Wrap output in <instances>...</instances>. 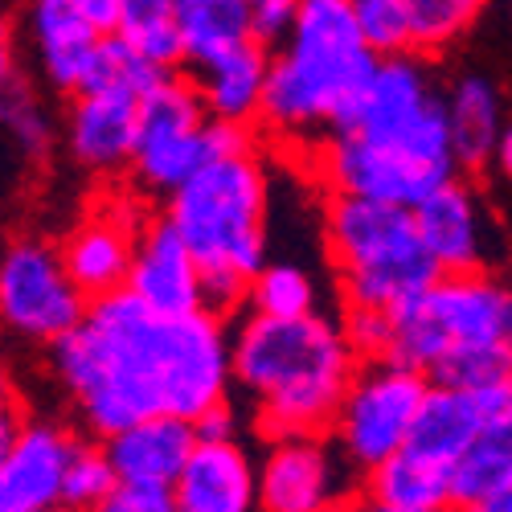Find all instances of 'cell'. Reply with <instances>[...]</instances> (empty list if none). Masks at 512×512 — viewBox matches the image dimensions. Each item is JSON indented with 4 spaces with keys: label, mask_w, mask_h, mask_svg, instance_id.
I'll use <instances>...</instances> for the list:
<instances>
[{
    "label": "cell",
    "mask_w": 512,
    "mask_h": 512,
    "mask_svg": "<svg viewBox=\"0 0 512 512\" xmlns=\"http://www.w3.org/2000/svg\"><path fill=\"white\" fill-rule=\"evenodd\" d=\"M46 365L95 439L148 414L197 422L234 398V328L213 312L160 316L123 287L46 345Z\"/></svg>",
    "instance_id": "6da1fadb"
},
{
    "label": "cell",
    "mask_w": 512,
    "mask_h": 512,
    "mask_svg": "<svg viewBox=\"0 0 512 512\" xmlns=\"http://www.w3.org/2000/svg\"><path fill=\"white\" fill-rule=\"evenodd\" d=\"M361 361L345 320L328 312H246L234 324V390L250 402V426L263 439L328 431Z\"/></svg>",
    "instance_id": "7a4b0ae2"
},
{
    "label": "cell",
    "mask_w": 512,
    "mask_h": 512,
    "mask_svg": "<svg viewBox=\"0 0 512 512\" xmlns=\"http://www.w3.org/2000/svg\"><path fill=\"white\" fill-rule=\"evenodd\" d=\"M377 62L349 0H304L300 21L271 50L263 132L304 148L345 132Z\"/></svg>",
    "instance_id": "3957f363"
},
{
    "label": "cell",
    "mask_w": 512,
    "mask_h": 512,
    "mask_svg": "<svg viewBox=\"0 0 512 512\" xmlns=\"http://www.w3.org/2000/svg\"><path fill=\"white\" fill-rule=\"evenodd\" d=\"M324 246L345 308L398 312L443 275L414 205L398 201L332 193L324 209Z\"/></svg>",
    "instance_id": "277c9868"
},
{
    "label": "cell",
    "mask_w": 512,
    "mask_h": 512,
    "mask_svg": "<svg viewBox=\"0 0 512 512\" xmlns=\"http://www.w3.org/2000/svg\"><path fill=\"white\" fill-rule=\"evenodd\" d=\"M164 213L193 246L205 275L254 279L267 263L271 177L259 148H238L209 160L201 173L168 197Z\"/></svg>",
    "instance_id": "5b68a950"
},
{
    "label": "cell",
    "mask_w": 512,
    "mask_h": 512,
    "mask_svg": "<svg viewBox=\"0 0 512 512\" xmlns=\"http://www.w3.org/2000/svg\"><path fill=\"white\" fill-rule=\"evenodd\" d=\"M254 127L213 119L197 95V82L168 70L140 103V140L132 156V181L144 197H173L209 160L250 148Z\"/></svg>",
    "instance_id": "8992f818"
},
{
    "label": "cell",
    "mask_w": 512,
    "mask_h": 512,
    "mask_svg": "<svg viewBox=\"0 0 512 512\" xmlns=\"http://www.w3.org/2000/svg\"><path fill=\"white\" fill-rule=\"evenodd\" d=\"M459 345H512V283L484 271H443L394 312L390 357L431 369Z\"/></svg>",
    "instance_id": "52a82bcc"
},
{
    "label": "cell",
    "mask_w": 512,
    "mask_h": 512,
    "mask_svg": "<svg viewBox=\"0 0 512 512\" xmlns=\"http://www.w3.org/2000/svg\"><path fill=\"white\" fill-rule=\"evenodd\" d=\"M426 394H431L426 369L406 365L398 357H365L345 398H340L328 435L365 476L410 443Z\"/></svg>",
    "instance_id": "ba28073f"
},
{
    "label": "cell",
    "mask_w": 512,
    "mask_h": 512,
    "mask_svg": "<svg viewBox=\"0 0 512 512\" xmlns=\"http://www.w3.org/2000/svg\"><path fill=\"white\" fill-rule=\"evenodd\" d=\"M87 308V291L70 279L62 250L54 242H9L5 263H0V316H5L9 332L33 340V345H54L58 336L82 324Z\"/></svg>",
    "instance_id": "9c48e42d"
},
{
    "label": "cell",
    "mask_w": 512,
    "mask_h": 512,
    "mask_svg": "<svg viewBox=\"0 0 512 512\" xmlns=\"http://www.w3.org/2000/svg\"><path fill=\"white\" fill-rule=\"evenodd\" d=\"M357 476L328 431L275 435L259 455V504L263 512H320L349 500Z\"/></svg>",
    "instance_id": "30bf717a"
},
{
    "label": "cell",
    "mask_w": 512,
    "mask_h": 512,
    "mask_svg": "<svg viewBox=\"0 0 512 512\" xmlns=\"http://www.w3.org/2000/svg\"><path fill=\"white\" fill-rule=\"evenodd\" d=\"M144 193H107L87 218H82L62 242V263L70 271V279L87 291V300L99 295L123 291L127 275H132V259H136V242L144 234V226L152 222V213L140 201Z\"/></svg>",
    "instance_id": "8fae6325"
},
{
    "label": "cell",
    "mask_w": 512,
    "mask_h": 512,
    "mask_svg": "<svg viewBox=\"0 0 512 512\" xmlns=\"http://www.w3.org/2000/svg\"><path fill=\"white\" fill-rule=\"evenodd\" d=\"M21 37L37 62V74L58 95H82L95 82L107 33H99L74 9V0H29L21 5Z\"/></svg>",
    "instance_id": "7c38bea8"
},
{
    "label": "cell",
    "mask_w": 512,
    "mask_h": 512,
    "mask_svg": "<svg viewBox=\"0 0 512 512\" xmlns=\"http://www.w3.org/2000/svg\"><path fill=\"white\" fill-rule=\"evenodd\" d=\"M140 103L144 91L127 87V82L74 95L62 127L70 160L99 177H115L123 168H132L140 140Z\"/></svg>",
    "instance_id": "4fadbf2b"
},
{
    "label": "cell",
    "mask_w": 512,
    "mask_h": 512,
    "mask_svg": "<svg viewBox=\"0 0 512 512\" xmlns=\"http://www.w3.org/2000/svg\"><path fill=\"white\" fill-rule=\"evenodd\" d=\"M127 291L160 316L205 312V267L168 213H160V218L152 213V222L144 226L132 275H127Z\"/></svg>",
    "instance_id": "5bb4252c"
},
{
    "label": "cell",
    "mask_w": 512,
    "mask_h": 512,
    "mask_svg": "<svg viewBox=\"0 0 512 512\" xmlns=\"http://www.w3.org/2000/svg\"><path fill=\"white\" fill-rule=\"evenodd\" d=\"M78 443L82 439L70 435L62 422L25 418L17 439L0 447V512H41L62 504Z\"/></svg>",
    "instance_id": "9a60e30c"
},
{
    "label": "cell",
    "mask_w": 512,
    "mask_h": 512,
    "mask_svg": "<svg viewBox=\"0 0 512 512\" xmlns=\"http://www.w3.org/2000/svg\"><path fill=\"white\" fill-rule=\"evenodd\" d=\"M439 271H484L496 263V222L467 181H447L414 205Z\"/></svg>",
    "instance_id": "2e32d148"
},
{
    "label": "cell",
    "mask_w": 512,
    "mask_h": 512,
    "mask_svg": "<svg viewBox=\"0 0 512 512\" xmlns=\"http://www.w3.org/2000/svg\"><path fill=\"white\" fill-rule=\"evenodd\" d=\"M197 443L201 431L185 414H148L103 439L119 484H148V488H173L185 472V463L193 459Z\"/></svg>",
    "instance_id": "e0dca14e"
},
{
    "label": "cell",
    "mask_w": 512,
    "mask_h": 512,
    "mask_svg": "<svg viewBox=\"0 0 512 512\" xmlns=\"http://www.w3.org/2000/svg\"><path fill=\"white\" fill-rule=\"evenodd\" d=\"M173 496L181 512H263L259 459H250L242 439H201Z\"/></svg>",
    "instance_id": "ac0fdd59"
},
{
    "label": "cell",
    "mask_w": 512,
    "mask_h": 512,
    "mask_svg": "<svg viewBox=\"0 0 512 512\" xmlns=\"http://www.w3.org/2000/svg\"><path fill=\"white\" fill-rule=\"evenodd\" d=\"M512 398V381L508 386H492V390H459V386H435L426 394L414 435H410V451L435 459L443 467H455L459 455L480 439V431L488 426V418Z\"/></svg>",
    "instance_id": "d6986e66"
},
{
    "label": "cell",
    "mask_w": 512,
    "mask_h": 512,
    "mask_svg": "<svg viewBox=\"0 0 512 512\" xmlns=\"http://www.w3.org/2000/svg\"><path fill=\"white\" fill-rule=\"evenodd\" d=\"M197 95L205 111L222 123L238 127H263V103H267V82H271V46L263 41H246L238 50H226L201 66H189Z\"/></svg>",
    "instance_id": "ffe728a7"
},
{
    "label": "cell",
    "mask_w": 512,
    "mask_h": 512,
    "mask_svg": "<svg viewBox=\"0 0 512 512\" xmlns=\"http://www.w3.org/2000/svg\"><path fill=\"white\" fill-rule=\"evenodd\" d=\"M443 95H447V123H451V144H455L459 164L463 168L492 164L496 140L508 123L500 91L484 74H459Z\"/></svg>",
    "instance_id": "44dd1931"
},
{
    "label": "cell",
    "mask_w": 512,
    "mask_h": 512,
    "mask_svg": "<svg viewBox=\"0 0 512 512\" xmlns=\"http://www.w3.org/2000/svg\"><path fill=\"white\" fill-rule=\"evenodd\" d=\"M361 496L377 504H398V508H439V512L455 508L451 467L426 459L410 447H402L386 463H377L373 472H365Z\"/></svg>",
    "instance_id": "7402d4cb"
},
{
    "label": "cell",
    "mask_w": 512,
    "mask_h": 512,
    "mask_svg": "<svg viewBox=\"0 0 512 512\" xmlns=\"http://www.w3.org/2000/svg\"><path fill=\"white\" fill-rule=\"evenodd\" d=\"M451 484H455V512L476 508L492 492L512 484V398L488 418L480 439L459 455L451 467Z\"/></svg>",
    "instance_id": "603a6c76"
},
{
    "label": "cell",
    "mask_w": 512,
    "mask_h": 512,
    "mask_svg": "<svg viewBox=\"0 0 512 512\" xmlns=\"http://www.w3.org/2000/svg\"><path fill=\"white\" fill-rule=\"evenodd\" d=\"M185 66H201L226 50L254 41L246 0H177Z\"/></svg>",
    "instance_id": "cb8c5ba5"
},
{
    "label": "cell",
    "mask_w": 512,
    "mask_h": 512,
    "mask_svg": "<svg viewBox=\"0 0 512 512\" xmlns=\"http://www.w3.org/2000/svg\"><path fill=\"white\" fill-rule=\"evenodd\" d=\"M115 33L140 58H148L160 70L185 66V41H181L177 0H123V13H119V29Z\"/></svg>",
    "instance_id": "d4e9b609"
},
{
    "label": "cell",
    "mask_w": 512,
    "mask_h": 512,
    "mask_svg": "<svg viewBox=\"0 0 512 512\" xmlns=\"http://www.w3.org/2000/svg\"><path fill=\"white\" fill-rule=\"evenodd\" d=\"M0 115H5V132L13 148L29 160H41L54 148V119L41 103V95L29 87V78L17 74L13 50L5 54V95H0Z\"/></svg>",
    "instance_id": "484cf974"
},
{
    "label": "cell",
    "mask_w": 512,
    "mask_h": 512,
    "mask_svg": "<svg viewBox=\"0 0 512 512\" xmlns=\"http://www.w3.org/2000/svg\"><path fill=\"white\" fill-rule=\"evenodd\" d=\"M246 312L254 316H308L320 312L316 279L300 263H263L250 279Z\"/></svg>",
    "instance_id": "4316f807"
},
{
    "label": "cell",
    "mask_w": 512,
    "mask_h": 512,
    "mask_svg": "<svg viewBox=\"0 0 512 512\" xmlns=\"http://www.w3.org/2000/svg\"><path fill=\"white\" fill-rule=\"evenodd\" d=\"M488 0H406L410 9V50L431 58L459 41L480 21Z\"/></svg>",
    "instance_id": "83f0119b"
},
{
    "label": "cell",
    "mask_w": 512,
    "mask_h": 512,
    "mask_svg": "<svg viewBox=\"0 0 512 512\" xmlns=\"http://www.w3.org/2000/svg\"><path fill=\"white\" fill-rule=\"evenodd\" d=\"M435 386H459V390H492L512 381V345H459L443 353L431 369Z\"/></svg>",
    "instance_id": "f1b7e54d"
},
{
    "label": "cell",
    "mask_w": 512,
    "mask_h": 512,
    "mask_svg": "<svg viewBox=\"0 0 512 512\" xmlns=\"http://www.w3.org/2000/svg\"><path fill=\"white\" fill-rule=\"evenodd\" d=\"M119 476L107 459V447L103 439L99 443H87L82 439L74 459H70V472H66V492H62V504H74L82 512H91L95 504H103L111 492H115Z\"/></svg>",
    "instance_id": "f546056e"
},
{
    "label": "cell",
    "mask_w": 512,
    "mask_h": 512,
    "mask_svg": "<svg viewBox=\"0 0 512 512\" xmlns=\"http://www.w3.org/2000/svg\"><path fill=\"white\" fill-rule=\"evenodd\" d=\"M361 33L377 54H406L410 50V9L406 0H349Z\"/></svg>",
    "instance_id": "4dcf8cb0"
},
{
    "label": "cell",
    "mask_w": 512,
    "mask_h": 512,
    "mask_svg": "<svg viewBox=\"0 0 512 512\" xmlns=\"http://www.w3.org/2000/svg\"><path fill=\"white\" fill-rule=\"evenodd\" d=\"M345 332L353 340V349L361 357H390V340H394V312H377V308H345Z\"/></svg>",
    "instance_id": "1f68e13d"
},
{
    "label": "cell",
    "mask_w": 512,
    "mask_h": 512,
    "mask_svg": "<svg viewBox=\"0 0 512 512\" xmlns=\"http://www.w3.org/2000/svg\"><path fill=\"white\" fill-rule=\"evenodd\" d=\"M300 9H304V0H246L254 41H263V46L275 50L291 33V25L300 21Z\"/></svg>",
    "instance_id": "d6a6232c"
},
{
    "label": "cell",
    "mask_w": 512,
    "mask_h": 512,
    "mask_svg": "<svg viewBox=\"0 0 512 512\" xmlns=\"http://www.w3.org/2000/svg\"><path fill=\"white\" fill-rule=\"evenodd\" d=\"M91 512H181L173 488H148V484H115V492L95 504Z\"/></svg>",
    "instance_id": "836d02e7"
},
{
    "label": "cell",
    "mask_w": 512,
    "mask_h": 512,
    "mask_svg": "<svg viewBox=\"0 0 512 512\" xmlns=\"http://www.w3.org/2000/svg\"><path fill=\"white\" fill-rule=\"evenodd\" d=\"M238 410H234V398L222 402V406H213L205 418H197V431L201 439H238Z\"/></svg>",
    "instance_id": "e575fe53"
},
{
    "label": "cell",
    "mask_w": 512,
    "mask_h": 512,
    "mask_svg": "<svg viewBox=\"0 0 512 512\" xmlns=\"http://www.w3.org/2000/svg\"><path fill=\"white\" fill-rule=\"evenodd\" d=\"M74 9L87 17L99 33H115L119 29V13H123V0H74Z\"/></svg>",
    "instance_id": "d590c367"
},
{
    "label": "cell",
    "mask_w": 512,
    "mask_h": 512,
    "mask_svg": "<svg viewBox=\"0 0 512 512\" xmlns=\"http://www.w3.org/2000/svg\"><path fill=\"white\" fill-rule=\"evenodd\" d=\"M492 168L504 177V181H512V119L504 123V132H500V140H496V152H492Z\"/></svg>",
    "instance_id": "8d00e7d4"
},
{
    "label": "cell",
    "mask_w": 512,
    "mask_h": 512,
    "mask_svg": "<svg viewBox=\"0 0 512 512\" xmlns=\"http://www.w3.org/2000/svg\"><path fill=\"white\" fill-rule=\"evenodd\" d=\"M21 426H25V414H17L13 402H5V426H0V447H9V443L17 439Z\"/></svg>",
    "instance_id": "74e56055"
},
{
    "label": "cell",
    "mask_w": 512,
    "mask_h": 512,
    "mask_svg": "<svg viewBox=\"0 0 512 512\" xmlns=\"http://www.w3.org/2000/svg\"><path fill=\"white\" fill-rule=\"evenodd\" d=\"M467 512H512V484L500 488V492H492L488 500H480L476 508H467Z\"/></svg>",
    "instance_id": "f35d334b"
},
{
    "label": "cell",
    "mask_w": 512,
    "mask_h": 512,
    "mask_svg": "<svg viewBox=\"0 0 512 512\" xmlns=\"http://www.w3.org/2000/svg\"><path fill=\"white\" fill-rule=\"evenodd\" d=\"M361 512H439V508H398V504H377L361 496Z\"/></svg>",
    "instance_id": "ab89813d"
},
{
    "label": "cell",
    "mask_w": 512,
    "mask_h": 512,
    "mask_svg": "<svg viewBox=\"0 0 512 512\" xmlns=\"http://www.w3.org/2000/svg\"><path fill=\"white\" fill-rule=\"evenodd\" d=\"M320 512H361V500H336V504H328V508H320Z\"/></svg>",
    "instance_id": "60d3db41"
},
{
    "label": "cell",
    "mask_w": 512,
    "mask_h": 512,
    "mask_svg": "<svg viewBox=\"0 0 512 512\" xmlns=\"http://www.w3.org/2000/svg\"><path fill=\"white\" fill-rule=\"evenodd\" d=\"M41 512H82V508H74V504H50V508H41Z\"/></svg>",
    "instance_id": "b9f144b4"
},
{
    "label": "cell",
    "mask_w": 512,
    "mask_h": 512,
    "mask_svg": "<svg viewBox=\"0 0 512 512\" xmlns=\"http://www.w3.org/2000/svg\"><path fill=\"white\" fill-rule=\"evenodd\" d=\"M9 5H29V0H9Z\"/></svg>",
    "instance_id": "7bdbcfd3"
}]
</instances>
